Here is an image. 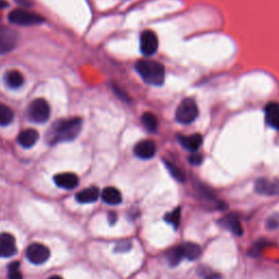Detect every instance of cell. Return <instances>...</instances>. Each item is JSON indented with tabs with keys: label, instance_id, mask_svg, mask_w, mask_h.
Returning <instances> with one entry per match:
<instances>
[{
	"label": "cell",
	"instance_id": "6da1fadb",
	"mask_svg": "<svg viewBox=\"0 0 279 279\" xmlns=\"http://www.w3.org/2000/svg\"><path fill=\"white\" fill-rule=\"evenodd\" d=\"M82 130V120L80 118L62 119L55 122L47 132V140L50 144L70 142L77 138Z\"/></svg>",
	"mask_w": 279,
	"mask_h": 279
},
{
	"label": "cell",
	"instance_id": "7a4b0ae2",
	"mask_svg": "<svg viewBox=\"0 0 279 279\" xmlns=\"http://www.w3.org/2000/svg\"><path fill=\"white\" fill-rule=\"evenodd\" d=\"M135 69L145 83L154 86L164 84L165 68L158 61L148 59L138 60L135 64Z\"/></svg>",
	"mask_w": 279,
	"mask_h": 279
},
{
	"label": "cell",
	"instance_id": "3957f363",
	"mask_svg": "<svg viewBox=\"0 0 279 279\" xmlns=\"http://www.w3.org/2000/svg\"><path fill=\"white\" fill-rule=\"evenodd\" d=\"M197 116H199V108L192 98L183 99L176 110V120L182 124L192 123Z\"/></svg>",
	"mask_w": 279,
	"mask_h": 279
},
{
	"label": "cell",
	"instance_id": "277c9868",
	"mask_svg": "<svg viewBox=\"0 0 279 279\" xmlns=\"http://www.w3.org/2000/svg\"><path fill=\"white\" fill-rule=\"evenodd\" d=\"M50 116V108L48 102L44 98L34 99L27 108L28 119L35 123L46 122Z\"/></svg>",
	"mask_w": 279,
	"mask_h": 279
},
{
	"label": "cell",
	"instance_id": "5b68a950",
	"mask_svg": "<svg viewBox=\"0 0 279 279\" xmlns=\"http://www.w3.org/2000/svg\"><path fill=\"white\" fill-rule=\"evenodd\" d=\"M9 21L13 24L22 25V26H30V25H38L44 22V18L39 16L34 12H28L23 9H16L9 13L8 16Z\"/></svg>",
	"mask_w": 279,
	"mask_h": 279
},
{
	"label": "cell",
	"instance_id": "8992f818",
	"mask_svg": "<svg viewBox=\"0 0 279 279\" xmlns=\"http://www.w3.org/2000/svg\"><path fill=\"white\" fill-rule=\"evenodd\" d=\"M26 258L33 264L40 265L50 258L49 249L42 243H32L26 249Z\"/></svg>",
	"mask_w": 279,
	"mask_h": 279
},
{
	"label": "cell",
	"instance_id": "52a82bcc",
	"mask_svg": "<svg viewBox=\"0 0 279 279\" xmlns=\"http://www.w3.org/2000/svg\"><path fill=\"white\" fill-rule=\"evenodd\" d=\"M140 48L144 56H153L158 49L157 35L153 31H144L140 38Z\"/></svg>",
	"mask_w": 279,
	"mask_h": 279
},
{
	"label": "cell",
	"instance_id": "ba28073f",
	"mask_svg": "<svg viewBox=\"0 0 279 279\" xmlns=\"http://www.w3.org/2000/svg\"><path fill=\"white\" fill-rule=\"evenodd\" d=\"M18 33L8 27H0V55L10 53L18 43Z\"/></svg>",
	"mask_w": 279,
	"mask_h": 279
},
{
	"label": "cell",
	"instance_id": "9c48e42d",
	"mask_svg": "<svg viewBox=\"0 0 279 279\" xmlns=\"http://www.w3.org/2000/svg\"><path fill=\"white\" fill-rule=\"evenodd\" d=\"M255 191L259 194L266 196L279 195V180L261 178L255 182Z\"/></svg>",
	"mask_w": 279,
	"mask_h": 279
},
{
	"label": "cell",
	"instance_id": "30bf717a",
	"mask_svg": "<svg viewBox=\"0 0 279 279\" xmlns=\"http://www.w3.org/2000/svg\"><path fill=\"white\" fill-rule=\"evenodd\" d=\"M17 252V241L11 233H0V258H11Z\"/></svg>",
	"mask_w": 279,
	"mask_h": 279
},
{
	"label": "cell",
	"instance_id": "8fae6325",
	"mask_svg": "<svg viewBox=\"0 0 279 279\" xmlns=\"http://www.w3.org/2000/svg\"><path fill=\"white\" fill-rule=\"evenodd\" d=\"M133 151L138 158L151 159L156 154V144L152 140H144L135 145Z\"/></svg>",
	"mask_w": 279,
	"mask_h": 279
},
{
	"label": "cell",
	"instance_id": "7c38bea8",
	"mask_svg": "<svg viewBox=\"0 0 279 279\" xmlns=\"http://www.w3.org/2000/svg\"><path fill=\"white\" fill-rule=\"evenodd\" d=\"M55 183L56 185L65 190H72L78 187L79 185V178L76 173L72 172H63L55 176Z\"/></svg>",
	"mask_w": 279,
	"mask_h": 279
},
{
	"label": "cell",
	"instance_id": "4fadbf2b",
	"mask_svg": "<svg viewBox=\"0 0 279 279\" xmlns=\"http://www.w3.org/2000/svg\"><path fill=\"white\" fill-rule=\"evenodd\" d=\"M265 121L268 127L279 130V104L275 101L268 102L265 107Z\"/></svg>",
	"mask_w": 279,
	"mask_h": 279
},
{
	"label": "cell",
	"instance_id": "5bb4252c",
	"mask_svg": "<svg viewBox=\"0 0 279 279\" xmlns=\"http://www.w3.org/2000/svg\"><path fill=\"white\" fill-rule=\"evenodd\" d=\"M178 141L182 145V148H185L189 152L194 153L201 148V145L203 143V138H202L201 134L195 133V134L189 135V136L180 135V136H178Z\"/></svg>",
	"mask_w": 279,
	"mask_h": 279
},
{
	"label": "cell",
	"instance_id": "9a60e30c",
	"mask_svg": "<svg viewBox=\"0 0 279 279\" xmlns=\"http://www.w3.org/2000/svg\"><path fill=\"white\" fill-rule=\"evenodd\" d=\"M40 137L39 132L34 129H26L20 132L18 135V142L19 144L24 149H30L35 145Z\"/></svg>",
	"mask_w": 279,
	"mask_h": 279
},
{
	"label": "cell",
	"instance_id": "2e32d148",
	"mask_svg": "<svg viewBox=\"0 0 279 279\" xmlns=\"http://www.w3.org/2000/svg\"><path fill=\"white\" fill-rule=\"evenodd\" d=\"M219 225L222 227H224V228L230 230L232 233L237 234V236H241L242 232H243V230H242V227H241L239 218L236 215H233V214H230V215H227V216L223 217L222 219L219 220Z\"/></svg>",
	"mask_w": 279,
	"mask_h": 279
},
{
	"label": "cell",
	"instance_id": "e0dca14e",
	"mask_svg": "<svg viewBox=\"0 0 279 279\" xmlns=\"http://www.w3.org/2000/svg\"><path fill=\"white\" fill-rule=\"evenodd\" d=\"M99 190L95 187L86 188L76 195V199L81 204H90L94 203L98 200L99 197Z\"/></svg>",
	"mask_w": 279,
	"mask_h": 279
},
{
	"label": "cell",
	"instance_id": "ac0fdd59",
	"mask_svg": "<svg viewBox=\"0 0 279 279\" xmlns=\"http://www.w3.org/2000/svg\"><path fill=\"white\" fill-rule=\"evenodd\" d=\"M101 200L109 205H118L122 201L121 192L114 187H107L101 191Z\"/></svg>",
	"mask_w": 279,
	"mask_h": 279
},
{
	"label": "cell",
	"instance_id": "d6986e66",
	"mask_svg": "<svg viewBox=\"0 0 279 279\" xmlns=\"http://www.w3.org/2000/svg\"><path fill=\"white\" fill-rule=\"evenodd\" d=\"M5 82L10 89H19L24 83L23 75L18 70H10L6 72L5 75Z\"/></svg>",
	"mask_w": 279,
	"mask_h": 279
},
{
	"label": "cell",
	"instance_id": "ffe728a7",
	"mask_svg": "<svg viewBox=\"0 0 279 279\" xmlns=\"http://www.w3.org/2000/svg\"><path fill=\"white\" fill-rule=\"evenodd\" d=\"M180 248L183 254V258L187 260L193 261V260H196L201 255V248L195 243H190L189 242V243L181 245Z\"/></svg>",
	"mask_w": 279,
	"mask_h": 279
},
{
	"label": "cell",
	"instance_id": "44dd1931",
	"mask_svg": "<svg viewBox=\"0 0 279 279\" xmlns=\"http://www.w3.org/2000/svg\"><path fill=\"white\" fill-rule=\"evenodd\" d=\"M142 123L145 127V129L150 131V132H156L158 129V120L155 117V115H153L151 113H144L142 115Z\"/></svg>",
	"mask_w": 279,
	"mask_h": 279
},
{
	"label": "cell",
	"instance_id": "7402d4cb",
	"mask_svg": "<svg viewBox=\"0 0 279 279\" xmlns=\"http://www.w3.org/2000/svg\"><path fill=\"white\" fill-rule=\"evenodd\" d=\"M13 120L12 110L4 104H0V126L5 127L10 124Z\"/></svg>",
	"mask_w": 279,
	"mask_h": 279
},
{
	"label": "cell",
	"instance_id": "603a6c76",
	"mask_svg": "<svg viewBox=\"0 0 279 279\" xmlns=\"http://www.w3.org/2000/svg\"><path fill=\"white\" fill-rule=\"evenodd\" d=\"M167 259H168V262H169L170 265H172V266L178 265V264L182 261V259H185L183 258L180 246L171 249L170 251L167 253Z\"/></svg>",
	"mask_w": 279,
	"mask_h": 279
},
{
	"label": "cell",
	"instance_id": "cb8c5ba5",
	"mask_svg": "<svg viewBox=\"0 0 279 279\" xmlns=\"http://www.w3.org/2000/svg\"><path fill=\"white\" fill-rule=\"evenodd\" d=\"M165 166L167 167V169L169 170L170 175L172 176V177L176 179V180H178V181H185L186 180V175L185 172H183L182 169H180V168L178 166H176L175 164L170 163V161H168V160H165Z\"/></svg>",
	"mask_w": 279,
	"mask_h": 279
},
{
	"label": "cell",
	"instance_id": "d4e9b609",
	"mask_svg": "<svg viewBox=\"0 0 279 279\" xmlns=\"http://www.w3.org/2000/svg\"><path fill=\"white\" fill-rule=\"evenodd\" d=\"M8 277L9 279H23L22 273L20 270L19 262L11 263L8 267Z\"/></svg>",
	"mask_w": 279,
	"mask_h": 279
},
{
	"label": "cell",
	"instance_id": "484cf974",
	"mask_svg": "<svg viewBox=\"0 0 279 279\" xmlns=\"http://www.w3.org/2000/svg\"><path fill=\"white\" fill-rule=\"evenodd\" d=\"M180 214H181L180 208H176L173 212L169 213V214H167L165 216V220L167 223L175 226V228H177L180 223Z\"/></svg>",
	"mask_w": 279,
	"mask_h": 279
},
{
	"label": "cell",
	"instance_id": "4316f807",
	"mask_svg": "<svg viewBox=\"0 0 279 279\" xmlns=\"http://www.w3.org/2000/svg\"><path fill=\"white\" fill-rule=\"evenodd\" d=\"M266 228L269 230H276L279 228V215H273L268 217L266 222Z\"/></svg>",
	"mask_w": 279,
	"mask_h": 279
},
{
	"label": "cell",
	"instance_id": "83f0119b",
	"mask_svg": "<svg viewBox=\"0 0 279 279\" xmlns=\"http://www.w3.org/2000/svg\"><path fill=\"white\" fill-rule=\"evenodd\" d=\"M202 160H203V157H202V155H200V154H195L194 153V154H192V155H191L189 157V161L192 165H194V166L200 165L202 163Z\"/></svg>",
	"mask_w": 279,
	"mask_h": 279
},
{
	"label": "cell",
	"instance_id": "f1b7e54d",
	"mask_svg": "<svg viewBox=\"0 0 279 279\" xmlns=\"http://www.w3.org/2000/svg\"><path fill=\"white\" fill-rule=\"evenodd\" d=\"M108 218H109V224H110V225H114V224L116 223V220H117V215H116V213H114V212L109 213Z\"/></svg>",
	"mask_w": 279,
	"mask_h": 279
},
{
	"label": "cell",
	"instance_id": "f546056e",
	"mask_svg": "<svg viewBox=\"0 0 279 279\" xmlns=\"http://www.w3.org/2000/svg\"><path fill=\"white\" fill-rule=\"evenodd\" d=\"M8 6H9V4L7 2H5V0H0V10L7 8Z\"/></svg>",
	"mask_w": 279,
	"mask_h": 279
},
{
	"label": "cell",
	"instance_id": "4dcf8cb0",
	"mask_svg": "<svg viewBox=\"0 0 279 279\" xmlns=\"http://www.w3.org/2000/svg\"><path fill=\"white\" fill-rule=\"evenodd\" d=\"M49 279H62L60 276H51Z\"/></svg>",
	"mask_w": 279,
	"mask_h": 279
}]
</instances>
